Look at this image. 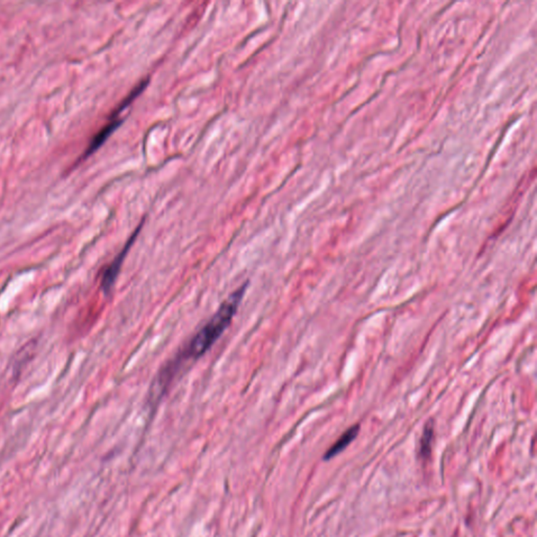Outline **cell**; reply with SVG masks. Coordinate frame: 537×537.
<instances>
[{
  "mask_svg": "<svg viewBox=\"0 0 537 537\" xmlns=\"http://www.w3.org/2000/svg\"><path fill=\"white\" fill-rule=\"evenodd\" d=\"M359 429H360V426L359 425H355L347 429V430L339 438L338 441H337L336 443L334 444L327 452H325L323 459H325V461L333 459V457L338 455L341 451L345 450V449L356 439V437H357L359 433Z\"/></svg>",
  "mask_w": 537,
  "mask_h": 537,
  "instance_id": "obj_4",
  "label": "cell"
},
{
  "mask_svg": "<svg viewBox=\"0 0 537 537\" xmlns=\"http://www.w3.org/2000/svg\"><path fill=\"white\" fill-rule=\"evenodd\" d=\"M246 286L248 283H244L239 289L235 290L226 300L223 305L217 310V313L213 315L206 325L190 339L186 347L180 351V353L169 362L166 367H164L162 373L158 376V382L157 385H162L165 379H173L175 375V369H179L180 365L186 361L197 360L201 358L204 354H206L212 345L219 340V337L223 335L224 332L228 329L231 325V321L234 318L239 305L243 300L245 295Z\"/></svg>",
  "mask_w": 537,
  "mask_h": 537,
  "instance_id": "obj_1",
  "label": "cell"
},
{
  "mask_svg": "<svg viewBox=\"0 0 537 537\" xmlns=\"http://www.w3.org/2000/svg\"><path fill=\"white\" fill-rule=\"evenodd\" d=\"M146 85L147 80H144L143 81V82L139 83V85H136V87H134L133 92H131V94L127 96V98L125 99V100L122 101V103H121L120 107L116 109V111L112 112V116H111V120H109V124L105 125V126L103 127V129H101V131H99V133L97 134L96 136H94V138L92 139V142L90 143L89 147H87V151H85V156H83L82 158L90 157V155H92V153H94V151H96L97 149H98L99 147H100L101 145H102L103 143H104L105 141L107 140V138L111 136L112 131H114V129H116V127H118L119 125L121 124V122H122V120H121L119 114L124 111V109H126V107H129V105L131 104V102H133L134 99L136 98V96H139V94H140V92L145 89V87H146Z\"/></svg>",
  "mask_w": 537,
  "mask_h": 537,
  "instance_id": "obj_2",
  "label": "cell"
},
{
  "mask_svg": "<svg viewBox=\"0 0 537 537\" xmlns=\"http://www.w3.org/2000/svg\"><path fill=\"white\" fill-rule=\"evenodd\" d=\"M433 431H435L433 422H427L425 427H424L423 435L420 440L419 457L422 460H427L430 455L431 448H433Z\"/></svg>",
  "mask_w": 537,
  "mask_h": 537,
  "instance_id": "obj_5",
  "label": "cell"
},
{
  "mask_svg": "<svg viewBox=\"0 0 537 537\" xmlns=\"http://www.w3.org/2000/svg\"><path fill=\"white\" fill-rule=\"evenodd\" d=\"M141 226L136 229V232L131 235V239L127 242L124 248L121 250V252L114 257V261H112L111 265L105 268L103 272L102 279H101V287H102L104 293H109L112 291V287H114V283H116V277H118L119 273H120L121 267H122L123 261H124L125 257H126L127 253L131 250V246L136 241V235L140 232Z\"/></svg>",
  "mask_w": 537,
  "mask_h": 537,
  "instance_id": "obj_3",
  "label": "cell"
}]
</instances>
